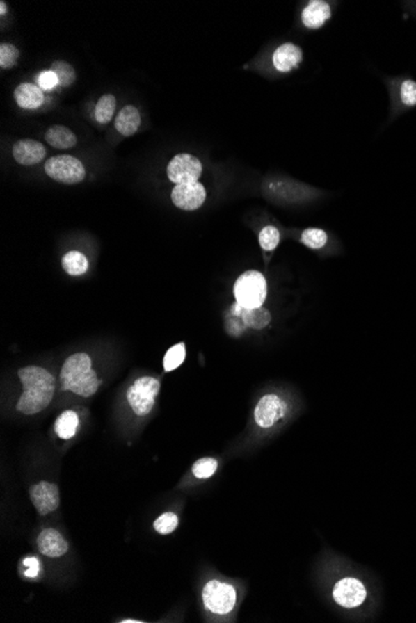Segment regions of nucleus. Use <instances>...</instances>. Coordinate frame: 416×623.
<instances>
[{"mask_svg":"<svg viewBox=\"0 0 416 623\" xmlns=\"http://www.w3.org/2000/svg\"><path fill=\"white\" fill-rule=\"evenodd\" d=\"M121 622H124V623H135V622H141V621H136V620H125V621H121Z\"/></svg>","mask_w":416,"mask_h":623,"instance_id":"72a5a7b5","label":"nucleus"},{"mask_svg":"<svg viewBox=\"0 0 416 623\" xmlns=\"http://www.w3.org/2000/svg\"><path fill=\"white\" fill-rule=\"evenodd\" d=\"M301 241L305 247L312 248V249H321L327 244V233L324 230L317 229V228H308L302 233Z\"/></svg>","mask_w":416,"mask_h":623,"instance_id":"393cba45","label":"nucleus"},{"mask_svg":"<svg viewBox=\"0 0 416 623\" xmlns=\"http://www.w3.org/2000/svg\"><path fill=\"white\" fill-rule=\"evenodd\" d=\"M303 60V53L301 50V47L287 42L280 45L273 54V65L274 67L280 72H289L294 67H298V65L302 63Z\"/></svg>","mask_w":416,"mask_h":623,"instance_id":"4468645a","label":"nucleus"},{"mask_svg":"<svg viewBox=\"0 0 416 623\" xmlns=\"http://www.w3.org/2000/svg\"><path fill=\"white\" fill-rule=\"evenodd\" d=\"M400 96H401V101H403V104H405V105H408V106H415L416 83H414V81H410V80L404 81V83H403V85H401V90H400Z\"/></svg>","mask_w":416,"mask_h":623,"instance_id":"c756f323","label":"nucleus"},{"mask_svg":"<svg viewBox=\"0 0 416 623\" xmlns=\"http://www.w3.org/2000/svg\"><path fill=\"white\" fill-rule=\"evenodd\" d=\"M59 83L58 76L55 75L54 71H42V74L38 76V86L42 90H51Z\"/></svg>","mask_w":416,"mask_h":623,"instance_id":"7c9ffc66","label":"nucleus"},{"mask_svg":"<svg viewBox=\"0 0 416 623\" xmlns=\"http://www.w3.org/2000/svg\"><path fill=\"white\" fill-rule=\"evenodd\" d=\"M184 359H186V346L184 343H177L175 346L171 347L167 351L165 357H163V370L166 372L176 370L177 367L182 365Z\"/></svg>","mask_w":416,"mask_h":623,"instance_id":"b1692460","label":"nucleus"},{"mask_svg":"<svg viewBox=\"0 0 416 623\" xmlns=\"http://www.w3.org/2000/svg\"><path fill=\"white\" fill-rule=\"evenodd\" d=\"M218 468V462L214 458L198 459L192 467L193 476L198 479H207L214 476Z\"/></svg>","mask_w":416,"mask_h":623,"instance_id":"bb28decb","label":"nucleus"},{"mask_svg":"<svg viewBox=\"0 0 416 623\" xmlns=\"http://www.w3.org/2000/svg\"><path fill=\"white\" fill-rule=\"evenodd\" d=\"M14 99L18 106L25 110H35L44 102V94L42 88L34 83H20L14 91Z\"/></svg>","mask_w":416,"mask_h":623,"instance_id":"dca6fc26","label":"nucleus"},{"mask_svg":"<svg viewBox=\"0 0 416 623\" xmlns=\"http://www.w3.org/2000/svg\"><path fill=\"white\" fill-rule=\"evenodd\" d=\"M202 173V165L200 159L189 153H179L167 165V177L176 184L198 182Z\"/></svg>","mask_w":416,"mask_h":623,"instance_id":"0eeeda50","label":"nucleus"},{"mask_svg":"<svg viewBox=\"0 0 416 623\" xmlns=\"http://www.w3.org/2000/svg\"><path fill=\"white\" fill-rule=\"evenodd\" d=\"M287 405L277 394H266L255 408V421L262 428H271L286 416Z\"/></svg>","mask_w":416,"mask_h":623,"instance_id":"6e6552de","label":"nucleus"},{"mask_svg":"<svg viewBox=\"0 0 416 623\" xmlns=\"http://www.w3.org/2000/svg\"><path fill=\"white\" fill-rule=\"evenodd\" d=\"M140 124H141L140 112L137 111L136 107L127 105L122 107V110L119 112L115 121V129H118V132L121 135L130 137L136 134Z\"/></svg>","mask_w":416,"mask_h":623,"instance_id":"f3484780","label":"nucleus"},{"mask_svg":"<svg viewBox=\"0 0 416 623\" xmlns=\"http://www.w3.org/2000/svg\"><path fill=\"white\" fill-rule=\"evenodd\" d=\"M116 110V97L111 94L104 95L97 101L95 108V118L99 124H109Z\"/></svg>","mask_w":416,"mask_h":623,"instance_id":"4be33fe9","label":"nucleus"},{"mask_svg":"<svg viewBox=\"0 0 416 623\" xmlns=\"http://www.w3.org/2000/svg\"><path fill=\"white\" fill-rule=\"evenodd\" d=\"M78 430L79 417L74 411L63 412L55 422V432L61 439H72Z\"/></svg>","mask_w":416,"mask_h":623,"instance_id":"6ab92c4d","label":"nucleus"},{"mask_svg":"<svg viewBox=\"0 0 416 623\" xmlns=\"http://www.w3.org/2000/svg\"><path fill=\"white\" fill-rule=\"evenodd\" d=\"M207 197L206 189L201 183L191 182L176 184L171 193L175 206L182 211H196L202 206Z\"/></svg>","mask_w":416,"mask_h":623,"instance_id":"1a4fd4ad","label":"nucleus"},{"mask_svg":"<svg viewBox=\"0 0 416 623\" xmlns=\"http://www.w3.org/2000/svg\"><path fill=\"white\" fill-rule=\"evenodd\" d=\"M18 376L24 391L17 403V411L28 416L44 411L50 405L55 394V377L39 366H26L20 369Z\"/></svg>","mask_w":416,"mask_h":623,"instance_id":"f257e3e1","label":"nucleus"},{"mask_svg":"<svg viewBox=\"0 0 416 623\" xmlns=\"http://www.w3.org/2000/svg\"><path fill=\"white\" fill-rule=\"evenodd\" d=\"M278 244H280V230L277 229L275 227L268 225L261 230L259 245L264 250H267V252L274 250L275 248L278 247Z\"/></svg>","mask_w":416,"mask_h":623,"instance_id":"cd10ccee","label":"nucleus"},{"mask_svg":"<svg viewBox=\"0 0 416 623\" xmlns=\"http://www.w3.org/2000/svg\"><path fill=\"white\" fill-rule=\"evenodd\" d=\"M63 269L72 277L83 275L89 269L88 258L80 252H69L61 259Z\"/></svg>","mask_w":416,"mask_h":623,"instance_id":"aec40b11","label":"nucleus"},{"mask_svg":"<svg viewBox=\"0 0 416 623\" xmlns=\"http://www.w3.org/2000/svg\"><path fill=\"white\" fill-rule=\"evenodd\" d=\"M202 600L208 611L216 615H227L236 606L237 591L230 583L211 580L203 588Z\"/></svg>","mask_w":416,"mask_h":623,"instance_id":"39448f33","label":"nucleus"},{"mask_svg":"<svg viewBox=\"0 0 416 623\" xmlns=\"http://www.w3.org/2000/svg\"><path fill=\"white\" fill-rule=\"evenodd\" d=\"M19 58V50L13 44L3 42L0 45V67L10 69Z\"/></svg>","mask_w":416,"mask_h":623,"instance_id":"c85d7f7f","label":"nucleus"},{"mask_svg":"<svg viewBox=\"0 0 416 623\" xmlns=\"http://www.w3.org/2000/svg\"><path fill=\"white\" fill-rule=\"evenodd\" d=\"M45 172L56 182L64 184H77L83 181L86 172L83 163L78 159L69 154H60L49 159L45 163Z\"/></svg>","mask_w":416,"mask_h":623,"instance_id":"423d86ee","label":"nucleus"},{"mask_svg":"<svg viewBox=\"0 0 416 623\" xmlns=\"http://www.w3.org/2000/svg\"><path fill=\"white\" fill-rule=\"evenodd\" d=\"M160 392V381L154 377H140L132 383L126 398L134 413L138 417L147 416L155 406L156 397Z\"/></svg>","mask_w":416,"mask_h":623,"instance_id":"20e7f679","label":"nucleus"},{"mask_svg":"<svg viewBox=\"0 0 416 623\" xmlns=\"http://www.w3.org/2000/svg\"><path fill=\"white\" fill-rule=\"evenodd\" d=\"M38 549L48 558H60L67 553L69 545L58 530L45 529L38 536Z\"/></svg>","mask_w":416,"mask_h":623,"instance_id":"ddd939ff","label":"nucleus"},{"mask_svg":"<svg viewBox=\"0 0 416 623\" xmlns=\"http://www.w3.org/2000/svg\"><path fill=\"white\" fill-rule=\"evenodd\" d=\"M47 156L44 145L35 140H19L13 146V157L22 165H34L40 163Z\"/></svg>","mask_w":416,"mask_h":623,"instance_id":"f8f14e48","label":"nucleus"},{"mask_svg":"<svg viewBox=\"0 0 416 623\" xmlns=\"http://www.w3.org/2000/svg\"><path fill=\"white\" fill-rule=\"evenodd\" d=\"M333 599L344 608H355L367 599V588L357 578L346 577L335 583Z\"/></svg>","mask_w":416,"mask_h":623,"instance_id":"9d476101","label":"nucleus"},{"mask_svg":"<svg viewBox=\"0 0 416 623\" xmlns=\"http://www.w3.org/2000/svg\"><path fill=\"white\" fill-rule=\"evenodd\" d=\"M61 389L70 391L83 398H89L97 392L102 381L91 367V359L85 353H74L67 357L60 372Z\"/></svg>","mask_w":416,"mask_h":623,"instance_id":"f03ea898","label":"nucleus"},{"mask_svg":"<svg viewBox=\"0 0 416 623\" xmlns=\"http://www.w3.org/2000/svg\"><path fill=\"white\" fill-rule=\"evenodd\" d=\"M25 565L29 566V570L26 571V576L35 577L39 572V564L35 559L25 560Z\"/></svg>","mask_w":416,"mask_h":623,"instance_id":"2f4dec72","label":"nucleus"},{"mask_svg":"<svg viewBox=\"0 0 416 623\" xmlns=\"http://www.w3.org/2000/svg\"><path fill=\"white\" fill-rule=\"evenodd\" d=\"M51 71L58 76L60 86L69 88L77 80V74L72 65L66 61H54L51 65Z\"/></svg>","mask_w":416,"mask_h":623,"instance_id":"5701e85b","label":"nucleus"},{"mask_svg":"<svg viewBox=\"0 0 416 623\" xmlns=\"http://www.w3.org/2000/svg\"><path fill=\"white\" fill-rule=\"evenodd\" d=\"M177 526H179V517L175 512H165L157 517L154 523V528L161 535L171 534Z\"/></svg>","mask_w":416,"mask_h":623,"instance_id":"a878e982","label":"nucleus"},{"mask_svg":"<svg viewBox=\"0 0 416 623\" xmlns=\"http://www.w3.org/2000/svg\"><path fill=\"white\" fill-rule=\"evenodd\" d=\"M45 141L56 149H69L78 143V138L72 129L61 124H55L47 131Z\"/></svg>","mask_w":416,"mask_h":623,"instance_id":"a211bd4d","label":"nucleus"},{"mask_svg":"<svg viewBox=\"0 0 416 623\" xmlns=\"http://www.w3.org/2000/svg\"><path fill=\"white\" fill-rule=\"evenodd\" d=\"M30 499L40 515L55 512L60 504L59 488L53 483L40 482L30 488Z\"/></svg>","mask_w":416,"mask_h":623,"instance_id":"9b49d317","label":"nucleus"},{"mask_svg":"<svg viewBox=\"0 0 416 623\" xmlns=\"http://www.w3.org/2000/svg\"><path fill=\"white\" fill-rule=\"evenodd\" d=\"M267 280L262 273L257 270L243 273L233 286L236 302L243 306L244 309L261 307L267 299Z\"/></svg>","mask_w":416,"mask_h":623,"instance_id":"7ed1b4c3","label":"nucleus"},{"mask_svg":"<svg viewBox=\"0 0 416 623\" xmlns=\"http://www.w3.org/2000/svg\"><path fill=\"white\" fill-rule=\"evenodd\" d=\"M0 14H1V15H6V1H1V3H0Z\"/></svg>","mask_w":416,"mask_h":623,"instance_id":"473e14b6","label":"nucleus"},{"mask_svg":"<svg viewBox=\"0 0 416 623\" xmlns=\"http://www.w3.org/2000/svg\"><path fill=\"white\" fill-rule=\"evenodd\" d=\"M241 318L247 327L255 330L264 329L271 323V314L264 307L244 309L241 312Z\"/></svg>","mask_w":416,"mask_h":623,"instance_id":"412c9836","label":"nucleus"},{"mask_svg":"<svg viewBox=\"0 0 416 623\" xmlns=\"http://www.w3.org/2000/svg\"><path fill=\"white\" fill-rule=\"evenodd\" d=\"M330 15L332 12L328 3L321 0H313L305 6L302 14V22L310 29H318L329 20Z\"/></svg>","mask_w":416,"mask_h":623,"instance_id":"2eb2a0df","label":"nucleus"}]
</instances>
